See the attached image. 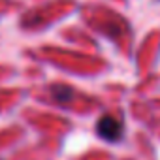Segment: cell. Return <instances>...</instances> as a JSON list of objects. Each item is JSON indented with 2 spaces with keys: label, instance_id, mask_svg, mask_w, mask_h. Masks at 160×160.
<instances>
[{
  "label": "cell",
  "instance_id": "cell-1",
  "mask_svg": "<svg viewBox=\"0 0 160 160\" xmlns=\"http://www.w3.org/2000/svg\"><path fill=\"white\" fill-rule=\"evenodd\" d=\"M96 132L106 139V141H119L122 138V132H124V126L119 119L111 117V115H104L98 124H96Z\"/></svg>",
  "mask_w": 160,
  "mask_h": 160
},
{
  "label": "cell",
  "instance_id": "cell-2",
  "mask_svg": "<svg viewBox=\"0 0 160 160\" xmlns=\"http://www.w3.org/2000/svg\"><path fill=\"white\" fill-rule=\"evenodd\" d=\"M53 98L58 104H66L72 98V89H68L66 85H57V87H53Z\"/></svg>",
  "mask_w": 160,
  "mask_h": 160
}]
</instances>
